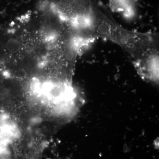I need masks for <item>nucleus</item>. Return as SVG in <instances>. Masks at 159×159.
Wrapping results in <instances>:
<instances>
[{
  "instance_id": "nucleus-2",
  "label": "nucleus",
  "mask_w": 159,
  "mask_h": 159,
  "mask_svg": "<svg viewBox=\"0 0 159 159\" xmlns=\"http://www.w3.org/2000/svg\"><path fill=\"white\" fill-rule=\"evenodd\" d=\"M131 0H110L109 7L114 12H123L125 16L133 14V7Z\"/></svg>"
},
{
  "instance_id": "nucleus-1",
  "label": "nucleus",
  "mask_w": 159,
  "mask_h": 159,
  "mask_svg": "<svg viewBox=\"0 0 159 159\" xmlns=\"http://www.w3.org/2000/svg\"><path fill=\"white\" fill-rule=\"evenodd\" d=\"M137 73L142 79L157 84L159 81V54L134 64Z\"/></svg>"
}]
</instances>
